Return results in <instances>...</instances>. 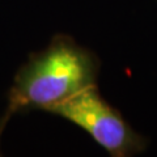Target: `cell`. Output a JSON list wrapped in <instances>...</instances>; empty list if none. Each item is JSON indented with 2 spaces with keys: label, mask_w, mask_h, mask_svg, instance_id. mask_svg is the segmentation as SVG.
<instances>
[{
  "label": "cell",
  "mask_w": 157,
  "mask_h": 157,
  "mask_svg": "<svg viewBox=\"0 0 157 157\" xmlns=\"http://www.w3.org/2000/svg\"><path fill=\"white\" fill-rule=\"evenodd\" d=\"M98 60L67 37H58L18 70L11 90V110L50 111L78 92L96 85Z\"/></svg>",
  "instance_id": "1"
},
{
  "label": "cell",
  "mask_w": 157,
  "mask_h": 157,
  "mask_svg": "<svg viewBox=\"0 0 157 157\" xmlns=\"http://www.w3.org/2000/svg\"><path fill=\"white\" fill-rule=\"evenodd\" d=\"M81 127L113 157H130L144 152L148 140L132 128L97 90V85L78 92L50 110Z\"/></svg>",
  "instance_id": "2"
}]
</instances>
